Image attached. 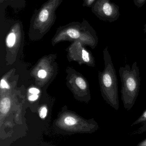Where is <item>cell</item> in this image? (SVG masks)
I'll list each match as a JSON object with an SVG mask.
<instances>
[{"mask_svg":"<svg viewBox=\"0 0 146 146\" xmlns=\"http://www.w3.org/2000/svg\"><path fill=\"white\" fill-rule=\"evenodd\" d=\"M108 46L103 50L105 68L99 72L101 94L104 100L116 111L119 108L118 82L115 68L112 62Z\"/></svg>","mask_w":146,"mask_h":146,"instance_id":"1","label":"cell"},{"mask_svg":"<svg viewBox=\"0 0 146 146\" xmlns=\"http://www.w3.org/2000/svg\"><path fill=\"white\" fill-rule=\"evenodd\" d=\"M119 72L121 82V100L124 108L130 111L135 104L140 88L141 79L137 62L133 63L131 68L128 64L121 66Z\"/></svg>","mask_w":146,"mask_h":146,"instance_id":"2","label":"cell"},{"mask_svg":"<svg viewBox=\"0 0 146 146\" xmlns=\"http://www.w3.org/2000/svg\"><path fill=\"white\" fill-rule=\"evenodd\" d=\"M63 1L48 0L39 9H35L31 18V29L45 30L51 27L55 21L57 9Z\"/></svg>","mask_w":146,"mask_h":146,"instance_id":"3","label":"cell"},{"mask_svg":"<svg viewBox=\"0 0 146 146\" xmlns=\"http://www.w3.org/2000/svg\"><path fill=\"white\" fill-rule=\"evenodd\" d=\"M91 8L93 13L103 21L114 22L120 16L119 6L110 0H97Z\"/></svg>","mask_w":146,"mask_h":146,"instance_id":"4","label":"cell"},{"mask_svg":"<svg viewBox=\"0 0 146 146\" xmlns=\"http://www.w3.org/2000/svg\"><path fill=\"white\" fill-rule=\"evenodd\" d=\"M26 2L27 0H0V21L6 19V9L7 7L18 12L25 7Z\"/></svg>","mask_w":146,"mask_h":146,"instance_id":"5","label":"cell"},{"mask_svg":"<svg viewBox=\"0 0 146 146\" xmlns=\"http://www.w3.org/2000/svg\"><path fill=\"white\" fill-rule=\"evenodd\" d=\"M139 124L141 125L135 132L133 133L134 134H140L146 132V109L140 116L132 123L131 126H135Z\"/></svg>","mask_w":146,"mask_h":146,"instance_id":"6","label":"cell"},{"mask_svg":"<svg viewBox=\"0 0 146 146\" xmlns=\"http://www.w3.org/2000/svg\"><path fill=\"white\" fill-rule=\"evenodd\" d=\"M16 20H13V30L8 34L6 38V43L7 45L9 48L13 47L16 41V35L14 31L15 26Z\"/></svg>","mask_w":146,"mask_h":146,"instance_id":"7","label":"cell"},{"mask_svg":"<svg viewBox=\"0 0 146 146\" xmlns=\"http://www.w3.org/2000/svg\"><path fill=\"white\" fill-rule=\"evenodd\" d=\"M11 106L10 100L8 98H4L1 102L0 109L1 112L3 114H6L9 111Z\"/></svg>","mask_w":146,"mask_h":146,"instance_id":"8","label":"cell"},{"mask_svg":"<svg viewBox=\"0 0 146 146\" xmlns=\"http://www.w3.org/2000/svg\"><path fill=\"white\" fill-rule=\"evenodd\" d=\"M64 122L66 126L69 127L74 126L77 123V120L72 116H67L65 117Z\"/></svg>","mask_w":146,"mask_h":146,"instance_id":"9","label":"cell"},{"mask_svg":"<svg viewBox=\"0 0 146 146\" xmlns=\"http://www.w3.org/2000/svg\"><path fill=\"white\" fill-rule=\"evenodd\" d=\"M77 86L82 90H85L86 89L87 85L86 82L84 79L81 77H78L75 80Z\"/></svg>","mask_w":146,"mask_h":146,"instance_id":"10","label":"cell"},{"mask_svg":"<svg viewBox=\"0 0 146 146\" xmlns=\"http://www.w3.org/2000/svg\"><path fill=\"white\" fill-rule=\"evenodd\" d=\"M82 58L84 61L87 63L91 61V57L89 52L85 50H82Z\"/></svg>","mask_w":146,"mask_h":146,"instance_id":"11","label":"cell"},{"mask_svg":"<svg viewBox=\"0 0 146 146\" xmlns=\"http://www.w3.org/2000/svg\"><path fill=\"white\" fill-rule=\"evenodd\" d=\"M97 0H83V7H91L93 3Z\"/></svg>","mask_w":146,"mask_h":146,"instance_id":"12","label":"cell"},{"mask_svg":"<svg viewBox=\"0 0 146 146\" xmlns=\"http://www.w3.org/2000/svg\"><path fill=\"white\" fill-rule=\"evenodd\" d=\"M47 110L46 107H43L39 111V116L42 119H44L47 115Z\"/></svg>","mask_w":146,"mask_h":146,"instance_id":"13","label":"cell"},{"mask_svg":"<svg viewBox=\"0 0 146 146\" xmlns=\"http://www.w3.org/2000/svg\"><path fill=\"white\" fill-rule=\"evenodd\" d=\"M135 6L138 7H141L146 2V0H133Z\"/></svg>","mask_w":146,"mask_h":146,"instance_id":"14","label":"cell"},{"mask_svg":"<svg viewBox=\"0 0 146 146\" xmlns=\"http://www.w3.org/2000/svg\"><path fill=\"white\" fill-rule=\"evenodd\" d=\"M47 76V73L45 70H41L38 72V76L41 79H44Z\"/></svg>","mask_w":146,"mask_h":146,"instance_id":"15","label":"cell"},{"mask_svg":"<svg viewBox=\"0 0 146 146\" xmlns=\"http://www.w3.org/2000/svg\"><path fill=\"white\" fill-rule=\"evenodd\" d=\"M1 88H9V86L7 82L5 81V80H1Z\"/></svg>","mask_w":146,"mask_h":146,"instance_id":"16","label":"cell"},{"mask_svg":"<svg viewBox=\"0 0 146 146\" xmlns=\"http://www.w3.org/2000/svg\"><path fill=\"white\" fill-rule=\"evenodd\" d=\"M29 91L30 93L33 94H38L40 92V91H39V89L36 88H30V89H29Z\"/></svg>","mask_w":146,"mask_h":146,"instance_id":"17","label":"cell"},{"mask_svg":"<svg viewBox=\"0 0 146 146\" xmlns=\"http://www.w3.org/2000/svg\"><path fill=\"white\" fill-rule=\"evenodd\" d=\"M38 94H33V95L29 96L28 99L30 101H35L38 98Z\"/></svg>","mask_w":146,"mask_h":146,"instance_id":"18","label":"cell"},{"mask_svg":"<svg viewBox=\"0 0 146 146\" xmlns=\"http://www.w3.org/2000/svg\"><path fill=\"white\" fill-rule=\"evenodd\" d=\"M137 146H146V139L139 142Z\"/></svg>","mask_w":146,"mask_h":146,"instance_id":"19","label":"cell"},{"mask_svg":"<svg viewBox=\"0 0 146 146\" xmlns=\"http://www.w3.org/2000/svg\"><path fill=\"white\" fill-rule=\"evenodd\" d=\"M144 33H146V23L145 25V28H144Z\"/></svg>","mask_w":146,"mask_h":146,"instance_id":"20","label":"cell"}]
</instances>
